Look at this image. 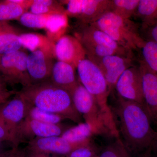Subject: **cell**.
<instances>
[{"instance_id": "17", "label": "cell", "mask_w": 157, "mask_h": 157, "mask_svg": "<svg viewBox=\"0 0 157 157\" xmlns=\"http://www.w3.org/2000/svg\"><path fill=\"white\" fill-rule=\"evenodd\" d=\"M75 70L69 64L58 61L54 63L50 80L70 94L78 82L75 77Z\"/></svg>"}, {"instance_id": "19", "label": "cell", "mask_w": 157, "mask_h": 157, "mask_svg": "<svg viewBox=\"0 0 157 157\" xmlns=\"http://www.w3.org/2000/svg\"><path fill=\"white\" fill-rule=\"evenodd\" d=\"M67 14H50L46 22L45 29L48 39L55 43L63 36L68 26Z\"/></svg>"}, {"instance_id": "21", "label": "cell", "mask_w": 157, "mask_h": 157, "mask_svg": "<svg viewBox=\"0 0 157 157\" xmlns=\"http://www.w3.org/2000/svg\"><path fill=\"white\" fill-rule=\"evenodd\" d=\"M94 135L91 127L86 123L81 122L67 129L61 136L72 143H90L91 137Z\"/></svg>"}, {"instance_id": "38", "label": "cell", "mask_w": 157, "mask_h": 157, "mask_svg": "<svg viewBox=\"0 0 157 157\" xmlns=\"http://www.w3.org/2000/svg\"><path fill=\"white\" fill-rule=\"evenodd\" d=\"M9 91L6 89V82L0 78V97L5 94Z\"/></svg>"}, {"instance_id": "22", "label": "cell", "mask_w": 157, "mask_h": 157, "mask_svg": "<svg viewBox=\"0 0 157 157\" xmlns=\"http://www.w3.org/2000/svg\"><path fill=\"white\" fill-rule=\"evenodd\" d=\"M29 10L31 13L37 14H66L61 4L53 0H33Z\"/></svg>"}, {"instance_id": "20", "label": "cell", "mask_w": 157, "mask_h": 157, "mask_svg": "<svg viewBox=\"0 0 157 157\" xmlns=\"http://www.w3.org/2000/svg\"><path fill=\"white\" fill-rule=\"evenodd\" d=\"M135 16L146 29L157 23V0H140Z\"/></svg>"}, {"instance_id": "27", "label": "cell", "mask_w": 157, "mask_h": 157, "mask_svg": "<svg viewBox=\"0 0 157 157\" xmlns=\"http://www.w3.org/2000/svg\"><path fill=\"white\" fill-rule=\"evenodd\" d=\"M27 116L33 119L48 124H59L63 120L62 116L45 111L32 106L29 109Z\"/></svg>"}, {"instance_id": "40", "label": "cell", "mask_w": 157, "mask_h": 157, "mask_svg": "<svg viewBox=\"0 0 157 157\" xmlns=\"http://www.w3.org/2000/svg\"><path fill=\"white\" fill-rule=\"evenodd\" d=\"M151 148L148 151L144 152V153L141 154V157H155L151 155Z\"/></svg>"}, {"instance_id": "25", "label": "cell", "mask_w": 157, "mask_h": 157, "mask_svg": "<svg viewBox=\"0 0 157 157\" xmlns=\"http://www.w3.org/2000/svg\"><path fill=\"white\" fill-rule=\"evenodd\" d=\"M23 8L11 0L0 2V21L18 19L25 12Z\"/></svg>"}, {"instance_id": "32", "label": "cell", "mask_w": 157, "mask_h": 157, "mask_svg": "<svg viewBox=\"0 0 157 157\" xmlns=\"http://www.w3.org/2000/svg\"><path fill=\"white\" fill-rule=\"evenodd\" d=\"M0 157H25V153L18 147H12L11 149L1 153Z\"/></svg>"}, {"instance_id": "33", "label": "cell", "mask_w": 157, "mask_h": 157, "mask_svg": "<svg viewBox=\"0 0 157 157\" xmlns=\"http://www.w3.org/2000/svg\"><path fill=\"white\" fill-rule=\"evenodd\" d=\"M0 140L3 141H8L12 144L13 146V141L4 125L0 121Z\"/></svg>"}, {"instance_id": "18", "label": "cell", "mask_w": 157, "mask_h": 157, "mask_svg": "<svg viewBox=\"0 0 157 157\" xmlns=\"http://www.w3.org/2000/svg\"><path fill=\"white\" fill-rule=\"evenodd\" d=\"M22 47L31 52L40 50L55 58L54 42L48 37L38 33H28L19 34Z\"/></svg>"}, {"instance_id": "3", "label": "cell", "mask_w": 157, "mask_h": 157, "mask_svg": "<svg viewBox=\"0 0 157 157\" xmlns=\"http://www.w3.org/2000/svg\"><path fill=\"white\" fill-rule=\"evenodd\" d=\"M81 84L94 97L103 113L111 134L118 135V131L111 108L108 103L109 92L105 77L99 67L86 58L76 68Z\"/></svg>"}, {"instance_id": "31", "label": "cell", "mask_w": 157, "mask_h": 157, "mask_svg": "<svg viewBox=\"0 0 157 157\" xmlns=\"http://www.w3.org/2000/svg\"><path fill=\"white\" fill-rule=\"evenodd\" d=\"M98 153L92 144L82 147L73 151L67 157H98Z\"/></svg>"}, {"instance_id": "1", "label": "cell", "mask_w": 157, "mask_h": 157, "mask_svg": "<svg viewBox=\"0 0 157 157\" xmlns=\"http://www.w3.org/2000/svg\"><path fill=\"white\" fill-rule=\"evenodd\" d=\"M120 137L131 154H142L152 148L157 132L144 106L119 97L111 109Z\"/></svg>"}, {"instance_id": "5", "label": "cell", "mask_w": 157, "mask_h": 157, "mask_svg": "<svg viewBox=\"0 0 157 157\" xmlns=\"http://www.w3.org/2000/svg\"><path fill=\"white\" fill-rule=\"evenodd\" d=\"M70 94L76 110L83 117L85 122L91 127L94 135L113 137L95 99L80 82H78Z\"/></svg>"}, {"instance_id": "7", "label": "cell", "mask_w": 157, "mask_h": 157, "mask_svg": "<svg viewBox=\"0 0 157 157\" xmlns=\"http://www.w3.org/2000/svg\"><path fill=\"white\" fill-rule=\"evenodd\" d=\"M32 105L20 93L13 99L0 107V121L4 125L13 141V147L16 144V132L20 124L27 116Z\"/></svg>"}, {"instance_id": "2", "label": "cell", "mask_w": 157, "mask_h": 157, "mask_svg": "<svg viewBox=\"0 0 157 157\" xmlns=\"http://www.w3.org/2000/svg\"><path fill=\"white\" fill-rule=\"evenodd\" d=\"M19 93L32 106L76 123H81L82 116L75 108L70 93L50 80L31 85Z\"/></svg>"}, {"instance_id": "10", "label": "cell", "mask_w": 157, "mask_h": 157, "mask_svg": "<svg viewBox=\"0 0 157 157\" xmlns=\"http://www.w3.org/2000/svg\"><path fill=\"white\" fill-rule=\"evenodd\" d=\"M115 89L119 97L144 106L142 78L139 66H132L124 71L118 79Z\"/></svg>"}, {"instance_id": "11", "label": "cell", "mask_w": 157, "mask_h": 157, "mask_svg": "<svg viewBox=\"0 0 157 157\" xmlns=\"http://www.w3.org/2000/svg\"><path fill=\"white\" fill-rule=\"evenodd\" d=\"M89 59L94 63L101 70L110 93L115 89L118 79L124 71L135 66L132 57L111 55Z\"/></svg>"}, {"instance_id": "13", "label": "cell", "mask_w": 157, "mask_h": 157, "mask_svg": "<svg viewBox=\"0 0 157 157\" xmlns=\"http://www.w3.org/2000/svg\"><path fill=\"white\" fill-rule=\"evenodd\" d=\"M139 67L144 107L152 122L157 124V73L152 71L143 60L140 61Z\"/></svg>"}, {"instance_id": "34", "label": "cell", "mask_w": 157, "mask_h": 157, "mask_svg": "<svg viewBox=\"0 0 157 157\" xmlns=\"http://www.w3.org/2000/svg\"><path fill=\"white\" fill-rule=\"evenodd\" d=\"M144 30H146V34L148 39L157 42V23L149 27Z\"/></svg>"}, {"instance_id": "9", "label": "cell", "mask_w": 157, "mask_h": 157, "mask_svg": "<svg viewBox=\"0 0 157 157\" xmlns=\"http://www.w3.org/2000/svg\"><path fill=\"white\" fill-rule=\"evenodd\" d=\"M66 130L59 124L42 122L27 116L22 121L16 132V144L27 142L35 138L60 136Z\"/></svg>"}, {"instance_id": "41", "label": "cell", "mask_w": 157, "mask_h": 157, "mask_svg": "<svg viewBox=\"0 0 157 157\" xmlns=\"http://www.w3.org/2000/svg\"><path fill=\"white\" fill-rule=\"evenodd\" d=\"M2 140H0V153H2Z\"/></svg>"}, {"instance_id": "36", "label": "cell", "mask_w": 157, "mask_h": 157, "mask_svg": "<svg viewBox=\"0 0 157 157\" xmlns=\"http://www.w3.org/2000/svg\"><path fill=\"white\" fill-rule=\"evenodd\" d=\"M11 1L21 6L26 11L30 9L33 2V0H11Z\"/></svg>"}, {"instance_id": "16", "label": "cell", "mask_w": 157, "mask_h": 157, "mask_svg": "<svg viewBox=\"0 0 157 157\" xmlns=\"http://www.w3.org/2000/svg\"><path fill=\"white\" fill-rule=\"evenodd\" d=\"M112 0H82L80 15L82 25H90L111 11Z\"/></svg>"}, {"instance_id": "8", "label": "cell", "mask_w": 157, "mask_h": 157, "mask_svg": "<svg viewBox=\"0 0 157 157\" xmlns=\"http://www.w3.org/2000/svg\"><path fill=\"white\" fill-rule=\"evenodd\" d=\"M90 143H72L65 140L61 136L35 138L28 142L25 151L26 153L66 155L76 149L87 146Z\"/></svg>"}, {"instance_id": "12", "label": "cell", "mask_w": 157, "mask_h": 157, "mask_svg": "<svg viewBox=\"0 0 157 157\" xmlns=\"http://www.w3.org/2000/svg\"><path fill=\"white\" fill-rule=\"evenodd\" d=\"M54 55L58 61L67 63L74 69L86 56L81 42L70 35H64L55 43Z\"/></svg>"}, {"instance_id": "39", "label": "cell", "mask_w": 157, "mask_h": 157, "mask_svg": "<svg viewBox=\"0 0 157 157\" xmlns=\"http://www.w3.org/2000/svg\"><path fill=\"white\" fill-rule=\"evenodd\" d=\"M25 157H52L50 156V155L44 154H36L26 153Z\"/></svg>"}, {"instance_id": "26", "label": "cell", "mask_w": 157, "mask_h": 157, "mask_svg": "<svg viewBox=\"0 0 157 157\" xmlns=\"http://www.w3.org/2000/svg\"><path fill=\"white\" fill-rule=\"evenodd\" d=\"M98 157H132L120 137L109 144L98 153Z\"/></svg>"}, {"instance_id": "42", "label": "cell", "mask_w": 157, "mask_h": 157, "mask_svg": "<svg viewBox=\"0 0 157 157\" xmlns=\"http://www.w3.org/2000/svg\"><path fill=\"white\" fill-rule=\"evenodd\" d=\"M153 147L157 149V140L154 146H153Z\"/></svg>"}, {"instance_id": "14", "label": "cell", "mask_w": 157, "mask_h": 157, "mask_svg": "<svg viewBox=\"0 0 157 157\" xmlns=\"http://www.w3.org/2000/svg\"><path fill=\"white\" fill-rule=\"evenodd\" d=\"M81 30L76 38L82 45H93L111 48L122 56L132 57V52L121 46L103 31L91 25H82Z\"/></svg>"}, {"instance_id": "35", "label": "cell", "mask_w": 157, "mask_h": 157, "mask_svg": "<svg viewBox=\"0 0 157 157\" xmlns=\"http://www.w3.org/2000/svg\"><path fill=\"white\" fill-rule=\"evenodd\" d=\"M10 33H17L12 26L5 21H0V36Z\"/></svg>"}, {"instance_id": "28", "label": "cell", "mask_w": 157, "mask_h": 157, "mask_svg": "<svg viewBox=\"0 0 157 157\" xmlns=\"http://www.w3.org/2000/svg\"><path fill=\"white\" fill-rule=\"evenodd\" d=\"M141 49L143 61L152 71L157 73V42L146 40Z\"/></svg>"}, {"instance_id": "6", "label": "cell", "mask_w": 157, "mask_h": 157, "mask_svg": "<svg viewBox=\"0 0 157 157\" xmlns=\"http://www.w3.org/2000/svg\"><path fill=\"white\" fill-rule=\"evenodd\" d=\"M27 54L20 50L2 56L0 78L11 84H20L23 89L32 85L27 68Z\"/></svg>"}, {"instance_id": "23", "label": "cell", "mask_w": 157, "mask_h": 157, "mask_svg": "<svg viewBox=\"0 0 157 157\" xmlns=\"http://www.w3.org/2000/svg\"><path fill=\"white\" fill-rule=\"evenodd\" d=\"M140 0H112L111 11L118 16L130 19L137 12Z\"/></svg>"}, {"instance_id": "29", "label": "cell", "mask_w": 157, "mask_h": 157, "mask_svg": "<svg viewBox=\"0 0 157 157\" xmlns=\"http://www.w3.org/2000/svg\"><path fill=\"white\" fill-rule=\"evenodd\" d=\"M50 14H37L27 11L18 20L24 26L30 28L45 29L47 20Z\"/></svg>"}, {"instance_id": "43", "label": "cell", "mask_w": 157, "mask_h": 157, "mask_svg": "<svg viewBox=\"0 0 157 157\" xmlns=\"http://www.w3.org/2000/svg\"><path fill=\"white\" fill-rule=\"evenodd\" d=\"M2 56L0 55V67H1V60H2Z\"/></svg>"}, {"instance_id": "15", "label": "cell", "mask_w": 157, "mask_h": 157, "mask_svg": "<svg viewBox=\"0 0 157 157\" xmlns=\"http://www.w3.org/2000/svg\"><path fill=\"white\" fill-rule=\"evenodd\" d=\"M54 57L48 54L37 50L28 56L27 68L32 84L49 80L54 65Z\"/></svg>"}, {"instance_id": "30", "label": "cell", "mask_w": 157, "mask_h": 157, "mask_svg": "<svg viewBox=\"0 0 157 157\" xmlns=\"http://www.w3.org/2000/svg\"><path fill=\"white\" fill-rule=\"evenodd\" d=\"M60 3H64L67 7L65 9L67 16L78 18L81 11L82 0H68L63 1Z\"/></svg>"}, {"instance_id": "4", "label": "cell", "mask_w": 157, "mask_h": 157, "mask_svg": "<svg viewBox=\"0 0 157 157\" xmlns=\"http://www.w3.org/2000/svg\"><path fill=\"white\" fill-rule=\"evenodd\" d=\"M90 25L103 31L118 44L132 52L141 49L145 42L136 23L120 17L112 11L107 12Z\"/></svg>"}, {"instance_id": "24", "label": "cell", "mask_w": 157, "mask_h": 157, "mask_svg": "<svg viewBox=\"0 0 157 157\" xmlns=\"http://www.w3.org/2000/svg\"><path fill=\"white\" fill-rule=\"evenodd\" d=\"M21 47V39L17 33H7L0 36V55L18 51Z\"/></svg>"}, {"instance_id": "37", "label": "cell", "mask_w": 157, "mask_h": 157, "mask_svg": "<svg viewBox=\"0 0 157 157\" xmlns=\"http://www.w3.org/2000/svg\"><path fill=\"white\" fill-rule=\"evenodd\" d=\"M15 94L14 91H9L8 93H6L5 94L1 96L0 97V107L3 104L6 103L7 101L9 100V98L11 97V96L14 95Z\"/></svg>"}]
</instances>
